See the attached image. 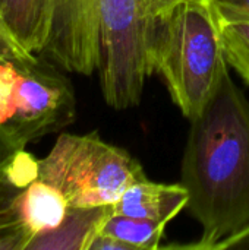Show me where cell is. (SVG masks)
I'll return each mask as SVG.
<instances>
[{
  "mask_svg": "<svg viewBox=\"0 0 249 250\" xmlns=\"http://www.w3.org/2000/svg\"><path fill=\"white\" fill-rule=\"evenodd\" d=\"M186 209L203 229L195 243L214 250L249 227V100L229 72L204 111L191 120L181 164Z\"/></svg>",
  "mask_w": 249,
  "mask_h": 250,
  "instance_id": "1",
  "label": "cell"
},
{
  "mask_svg": "<svg viewBox=\"0 0 249 250\" xmlns=\"http://www.w3.org/2000/svg\"><path fill=\"white\" fill-rule=\"evenodd\" d=\"M151 75L163 78L175 105L191 122L216 95L229 63L220 18L208 0H182L154 19Z\"/></svg>",
  "mask_w": 249,
  "mask_h": 250,
  "instance_id": "2",
  "label": "cell"
},
{
  "mask_svg": "<svg viewBox=\"0 0 249 250\" xmlns=\"http://www.w3.org/2000/svg\"><path fill=\"white\" fill-rule=\"evenodd\" d=\"M40 179L56 186L70 207L92 208L113 205L129 186L148 177L128 151L91 132L62 133L40 160Z\"/></svg>",
  "mask_w": 249,
  "mask_h": 250,
  "instance_id": "3",
  "label": "cell"
},
{
  "mask_svg": "<svg viewBox=\"0 0 249 250\" xmlns=\"http://www.w3.org/2000/svg\"><path fill=\"white\" fill-rule=\"evenodd\" d=\"M100 26V86L114 110L139 104L151 76L148 48L154 21L144 15L141 0H97Z\"/></svg>",
  "mask_w": 249,
  "mask_h": 250,
  "instance_id": "4",
  "label": "cell"
},
{
  "mask_svg": "<svg viewBox=\"0 0 249 250\" xmlns=\"http://www.w3.org/2000/svg\"><path fill=\"white\" fill-rule=\"evenodd\" d=\"M76 98L72 82L47 59L19 67L16 111L0 132V155L25 149L29 142L56 133L75 122Z\"/></svg>",
  "mask_w": 249,
  "mask_h": 250,
  "instance_id": "5",
  "label": "cell"
},
{
  "mask_svg": "<svg viewBox=\"0 0 249 250\" xmlns=\"http://www.w3.org/2000/svg\"><path fill=\"white\" fill-rule=\"evenodd\" d=\"M69 209L68 199L56 186L37 179L9 196L4 208L6 226L18 239L21 250H31L37 240L65 223Z\"/></svg>",
  "mask_w": 249,
  "mask_h": 250,
  "instance_id": "6",
  "label": "cell"
},
{
  "mask_svg": "<svg viewBox=\"0 0 249 250\" xmlns=\"http://www.w3.org/2000/svg\"><path fill=\"white\" fill-rule=\"evenodd\" d=\"M189 195L182 183L164 185L148 179L129 186L113 204V212L167 226L188 205Z\"/></svg>",
  "mask_w": 249,
  "mask_h": 250,
  "instance_id": "7",
  "label": "cell"
},
{
  "mask_svg": "<svg viewBox=\"0 0 249 250\" xmlns=\"http://www.w3.org/2000/svg\"><path fill=\"white\" fill-rule=\"evenodd\" d=\"M113 212V205L73 208L65 223L51 234L37 240L31 250H90L104 220Z\"/></svg>",
  "mask_w": 249,
  "mask_h": 250,
  "instance_id": "8",
  "label": "cell"
},
{
  "mask_svg": "<svg viewBox=\"0 0 249 250\" xmlns=\"http://www.w3.org/2000/svg\"><path fill=\"white\" fill-rule=\"evenodd\" d=\"M0 13L18 40L40 56L48 38V0H3Z\"/></svg>",
  "mask_w": 249,
  "mask_h": 250,
  "instance_id": "9",
  "label": "cell"
},
{
  "mask_svg": "<svg viewBox=\"0 0 249 250\" xmlns=\"http://www.w3.org/2000/svg\"><path fill=\"white\" fill-rule=\"evenodd\" d=\"M166 227L167 226L156 221L112 212L104 220L98 234L120 240L132 250H156L160 249Z\"/></svg>",
  "mask_w": 249,
  "mask_h": 250,
  "instance_id": "10",
  "label": "cell"
},
{
  "mask_svg": "<svg viewBox=\"0 0 249 250\" xmlns=\"http://www.w3.org/2000/svg\"><path fill=\"white\" fill-rule=\"evenodd\" d=\"M220 31L229 66L249 85V21L220 19Z\"/></svg>",
  "mask_w": 249,
  "mask_h": 250,
  "instance_id": "11",
  "label": "cell"
},
{
  "mask_svg": "<svg viewBox=\"0 0 249 250\" xmlns=\"http://www.w3.org/2000/svg\"><path fill=\"white\" fill-rule=\"evenodd\" d=\"M19 66L0 63V132L9 125L16 111Z\"/></svg>",
  "mask_w": 249,
  "mask_h": 250,
  "instance_id": "12",
  "label": "cell"
},
{
  "mask_svg": "<svg viewBox=\"0 0 249 250\" xmlns=\"http://www.w3.org/2000/svg\"><path fill=\"white\" fill-rule=\"evenodd\" d=\"M38 54L29 51L12 32L3 16L0 15V63H13L19 67H26Z\"/></svg>",
  "mask_w": 249,
  "mask_h": 250,
  "instance_id": "13",
  "label": "cell"
},
{
  "mask_svg": "<svg viewBox=\"0 0 249 250\" xmlns=\"http://www.w3.org/2000/svg\"><path fill=\"white\" fill-rule=\"evenodd\" d=\"M220 19H248L249 21V0H208Z\"/></svg>",
  "mask_w": 249,
  "mask_h": 250,
  "instance_id": "14",
  "label": "cell"
},
{
  "mask_svg": "<svg viewBox=\"0 0 249 250\" xmlns=\"http://www.w3.org/2000/svg\"><path fill=\"white\" fill-rule=\"evenodd\" d=\"M179 1L182 0H141V6H142L144 15L148 19L154 21L156 18L167 12L170 7H173Z\"/></svg>",
  "mask_w": 249,
  "mask_h": 250,
  "instance_id": "15",
  "label": "cell"
},
{
  "mask_svg": "<svg viewBox=\"0 0 249 250\" xmlns=\"http://www.w3.org/2000/svg\"><path fill=\"white\" fill-rule=\"evenodd\" d=\"M249 250V227L245 229L244 231L226 239L225 242H222L220 245H217V248L214 250Z\"/></svg>",
  "mask_w": 249,
  "mask_h": 250,
  "instance_id": "16",
  "label": "cell"
},
{
  "mask_svg": "<svg viewBox=\"0 0 249 250\" xmlns=\"http://www.w3.org/2000/svg\"><path fill=\"white\" fill-rule=\"evenodd\" d=\"M1 1H3V0H0V7H1ZM0 15H1V13H0Z\"/></svg>",
  "mask_w": 249,
  "mask_h": 250,
  "instance_id": "17",
  "label": "cell"
}]
</instances>
